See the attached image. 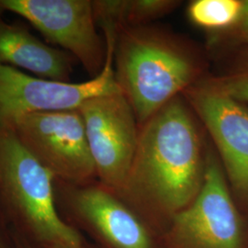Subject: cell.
Returning <instances> with one entry per match:
<instances>
[{
	"mask_svg": "<svg viewBox=\"0 0 248 248\" xmlns=\"http://www.w3.org/2000/svg\"><path fill=\"white\" fill-rule=\"evenodd\" d=\"M204 169L195 124L176 98L144 124L126 185L133 180L163 208L181 211L198 195Z\"/></svg>",
	"mask_w": 248,
	"mask_h": 248,
	"instance_id": "cell-1",
	"label": "cell"
},
{
	"mask_svg": "<svg viewBox=\"0 0 248 248\" xmlns=\"http://www.w3.org/2000/svg\"><path fill=\"white\" fill-rule=\"evenodd\" d=\"M54 178L0 123V213L10 229L38 248H81L78 232L58 213Z\"/></svg>",
	"mask_w": 248,
	"mask_h": 248,
	"instance_id": "cell-2",
	"label": "cell"
},
{
	"mask_svg": "<svg viewBox=\"0 0 248 248\" xmlns=\"http://www.w3.org/2000/svg\"><path fill=\"white\" fill-rule=\"evenodd\" d=\"M115 57L117 81L142 124L177 98L196 75L184 51L154 34L124 32Z\"/></svg>",
	"mask_w": 248,
	"mask_h": 248,
	"instance_id": "cell-3",
	"label": "cell"
},
{
	"mask_svg": "<svg viewBox=\"0 0 248 248\" xmlns=\"http://www.w3.org/2000/svg\"><path fill=\"white\" fill-rule=\"evenodd\" d=\"M3 124L56 179L81 185L97 177L78 108L29 113Z\"/></svg>",
	"mask_w": 248,
	"mask_h": 248,
	"instance_id": "cell-4",
	"label": "cell"
},
{
	"mask_svg": "<svg viewBox=\"0 0 248 248\" xmlns=\"http://www.w3.org/2000/svg\"><path fill=\"white\" fill-rule=\"evenodd\" d=\"M106 60L98 76L80 83L45 79L0 64V123L39 111L79 108L91 98L123 91L113 68L117 36L105 34Z\"/></svg>",
	"mask_w": 248,
	"mask_h": 248,
	"instance_id": "cell-5",
	"label": "cell"
},
{
	"mask_svg": "<svg viewBox=\"0 0 248 248\" xmlns=\"http://www.w3.org/2000/svg\"><path fill=\"white\" fill-rule=\"evenodd\" d=\"M78 109L100 184L113 193L123 190L139 138L133 108L119 91L91 98Z\"/></svg>",
	"mask_w": 248,
	"mask_h": 248,
	"instance_id": "cell-6",
	"label": "cell"
},
{
	"mask_svg": "<svg viewBox=\"0 0 248 248\" xmlns=\"http://www.w3.org/2000/svg\"><path fill=\"white\" fill-rule=\"evenodd\" d=\"M25 18L53 45L79 61L94 77L106 60L104 45L97 31L93 1L89 0H0V13Z\"/></svg>",
	"mask_w": 248,
	"mask_h": 248,
	"instance_id": "cell-7",
	"label": "cell"
},
{
	"mask_svg": "<svg viewBox=\"0 0 248 248\" xmlns=\"http://www.w3.org/2000/svg\"><path fill=\"white\" fill-rule=\"evenodd\" d=\"M53 186L59 214L78 219L108 248H151L141 222L100 183L80 185L54 178Z\"/></svg>",
	"mask_w": 248,
	"mask_h": 248,
	"instance_id": "cell-8",
	"label": "cell"
},
{
	"mask_svg": "<svg viewBox=\"0 0 248 248\" xmlns=\"http://www.w3.org/2000/svg\"><path fill=\"white\" fill-rule=\"evenodd\" d=\"M177 235L193 248H241L239 216L217 161L210 156L193 202L177 213Z\"/></svg>",
	"mask_w": 248,
	"mask_h": 248,
	"instance_id": "cell-9",
	"label": "cell"
},
{
	"mask_svg": "<svg viewBox=\"0 0 248 248\" xmlns=\"http://www.w3.org/2000/svg\"><path fill=\"white\" fill-rule=\"evenodd\" d=\"M186 96L211 133L231 182L248 199V108L210 82L187 89Z\"/></svg>",
	"mask_w": 248,
	"mask_h": 248,
	"instance_id": "cell-10",
	"label": "cell"
},
{
	"mask_svg": "<svg viewBox=\"0 0 248 248\" xmlns=\"http://www.w3.org/2000/svg\"><path fill=\"white\" fill-rule=\"evenodd\" d=\"M0 13V64L31 72L45 79L69 82L74 57L46 45L20 23L6 21Z\"/></svg>",
	"mask_w": 248,
	"mask_h": 248,
	"instance_id": "cell-11",
	"label": "cell"
},
{
	"mask_svg": "<svg viewBox=\"0 0 248 248\" xmlns=\"http://www.w3.org/2000/svg\"><path fill=\"white\" fill-rule=\"evenodd\" d=\"M243 1L196 0L188 8V16L198 26L209 30H221L234 26L238 21Z\"/></svg>",
	"mask_w": 248,
	"mask_h": 248,
	"instance_id": "cell-12",
	"label": "cell"
},
{
	"mask_svg": "<svg viewBox=\"0 0 248 248\" xmlns=\"http://www.w3.org/2000/svg\"><path fill=\"white\" fill-rule=\"evenodd\" d=\"M210 83L232 98L248 102V72L222 79L213 80Z\"/></svg>",
	"mask_w": 248,
	"mask_h": 248,
	"instance_id": "cell-13",
	"label": "cell"
},
{
	"mask_svg": "<svg viewBox=\"0 0 248 248\" xmlns=\"http://www.w3.org/2000/svg\"><path fill=\"white\" fill-rule=\"evenodd\" d=\"M0 248H15L12 231L0 213Z\"/></svg>",
	"mask_w": 248,
	"mask_h": 248,
	"instance_id": "cell-14",
	"label": "cell"
},
{
	"mask_svg": "<svg viewBox=\"0 0 248 248\" xmlns=\"http://www.w3.org/2000/svg\"><path fill=\"white\" fill-rule=\"evenodd\" d=\"M234 26L240 38L245 42H248V0L243 1L241 15Z\"/></svg>",
	"mask_w": 248,
	"mask_h": 248,
	"instance_id": "cell-15",
	"label": "cell"
},
{
	"mask_svg": "<svg viewBox=\"0 0 248 248\" xmlns=\"http://www.w3.org/2000/svg\"><path fill=\"white\" fill-rule=\"evenodd\" d=\"M13 234V238H14V243H15V248H40L36 247L34 245L31 244L30 242H28L25 239L21 238L19 235L14 233L12 232Z\"/></svg>",
	"mask_w": 248,
	"mask_h": 248,
	"instance_id": "cell-16",
	"label": "cell"
},
{
	"mask_svg": "<svg viewBox=\"0 0 248 248\" xmlns=\"http://www.w3.org/2000/svg\"><path fill=\"white\" fill-rule=\"evenodd\" d=\"M49 248H83V247H81V248H71V247H66V246H55V247Z\"/></svg>",
	"mask_w": 248,
	"mask_h": 248,
	"instance_id": "cell-17",
	"label": "cell"
}]
</instances>
